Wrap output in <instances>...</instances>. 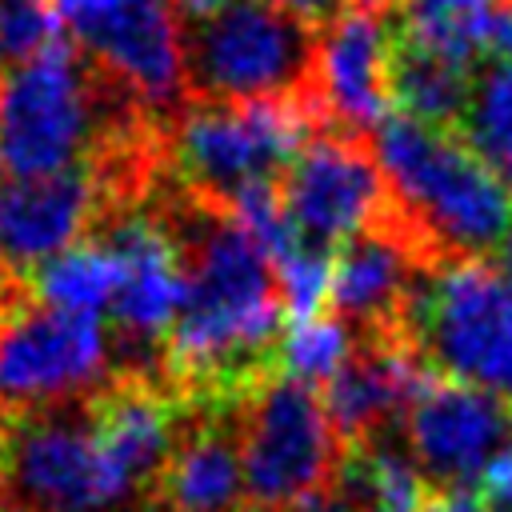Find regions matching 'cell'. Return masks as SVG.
<instances>
[{
	"instance_id": "obj_1",
	"label": "cell",
	"mask_w": 512,
	"mask_h": 512,
	"mask_svg": "<svg viewBox=\"0 0 512 512\" xmlns=\"http://www.w3.org/2000/svg\"><path fill=\"white\" fill-rule=\"evenodd\" d=\"M160 216L184 252V308L156 360L184 412L236 416L276 372L280 292L264 248L220 204L176 192Z\"/></svg>"
},
{
	"instance_id": "obj_2",
	"label": "cell",
	"mask_w": 512,
	"mask_h": 512,
	"mask_svg": "<svg viewBox=\"0 0 512 512\" xmlns=\"http://www.w3.org/2000/svg\"><path fill=\"white\" fill-rule=\"evenodd\" d=\"M376 168L392 212L432 260H484L512 236V192L456 132L388 116L376 128Z\"/></svg>"
},
{
	"instance_id": "obj_3",
	"label": "cell",
	"mask_w": 512,
	"mask_h": 512,
	"mask_svg": "<svg viewBox=\"0 0 512 512\" xmlns=\"http://www.w3.org/2000/svg\"><path fill=\"white\" fill-rule=\"evenodd\" d=\"M128 100L64 40L12 64L0 76V176L40 180L92 164L108 144L148 128Z\"/></svg>"
},
{
	"instance_id": "obj_4",
	"label": "cell",
	"mask_w": 512,
	"mask_h": 512,
	"mask_svg": "<svg viewBox=\"0 0 512 512\" xmlns=\"http://www.w3.org/2000/svg\"><path fill=\"white\" fill-rule=\"evenodd\" d=\"M396 336L448 380L512 400V292L488 260L428 264Z\"/></svg>"
},
{
	"instance_id": "obj_5",
	"label": "cell",
	"mask_w": 512,
	"mask_h": 512,
	"mask_svg": "<svg viewBox=\"0 0 512 512\" xmlns=\"http://www.w3.org/2000/svg\"><path fill=\"white\" fill-rule=\"evenodd\" d=\"M316 124L320 112L312 96L248 104L204 100L172 120L164 156L180 180V192L228 208L248 188L280 184Z\"/></svg>"
},
{
	"instance_id": "obj_6",
	"label": "cell",
	"mask_w": 512,
	"mask_h": 512,
	"mask_svg": "<svg viewBox=\"0 0 512 512\" xmlns=\"http://www.w3.org/2000/svg\"><path fill=\"white\" fill-rule=\"evenodd\" d=\"M184 32L188 92L212 104L288 100L312 92V32L268 0H228Z\"/></svg>"
},
{
	"instance_id": "obj_7",
	"label": "cell",
	"mask_w": 512,
	"mask_h": 512,
	"mask_svg": "<svg viewBox=\"0 0 512 512\" xmlns=\"http://www.w3.org/2000/svg\"><path fill=\"white\" fill-rule=\"evenodd\" d=\"M0 492L24 512H120L132 496L108 468L88 412H20L0 428Z\"/></svg>"
},
{
	"instance_id": "obj_8",
	"label": "cell",
	"mask_w": 512,
	"mask_h": 512,
	"mask_svg": "<svg viewBox=\"0 0 512 512\" xmlns=\"http://www.w3.org/2000/svg\"><path fill=\"white\" fill-rule=\"evenodd\" d=\"M236 440L252 512H280L336 472V428L320 392L288 376H272L240 408Z\"/></svg>"
},
{
	"instance_id": "obj_9",
	"label": "cell",
	"mask_w": 512,
	"mask_h": 512,
	"mask_svg": "<svg viewBox=\"0 0 512 512\" xmlns=\"http://www.w3.org/2000/svg\"><path fill=\"white\" fill-rule=\"evenodd\" d=\"M116 268V296H112V320L124 344V356L132 372L148 376V352L172 332L180 308H184V252L172 236L168 220L144 204L116 208L100 220L96 236Z\"/></svg>"
},
{
	"instance_id": "obj_10",
	"label": "cell",
	"mask_w": 512,
	"mask_h": 512,
	"mask_svg": "<svg viewBox=\"0 0 512 512\" xmlns=\"http://www.w3.org/2000/svg\"><path fill=\"white\" fill-rule=\"evenodd\" d=\"M400 40L396 0H348V8L324 24L312 52V104L320 120L356 132H376L392 108V60Z\"/></svg>"
},
{
	"instance_id": "obj_11",
	"label": "cell",
	"mask_w": 512,
	"mask_h": 512,
	"mask_svg": "<svg viewBox=\"0 0 512 512\" xmlns=\"http://www.w3.org/2000/svg\"><path fill=\"white\" fill-rule=\"evenodd\" d=\"M108 336L100 320L12 304L0 316V400L32 412L100 384Z\"/></svg>"
},
{
	"instance_id": "obj_12",
	"label": "cell",
	"mask_w": 512,
	"mask_h": 512,
	"mask_svg": "<svg viewBox=\"0 0 512 512\" xmlns=\"http://www.w3.org/2000/svg\"><path fill=\"white\" fill-rule=\"evenodd\" d=\"M280 200L300 240L340 248L388 212L376 160L348 136H316L280 176Z\"/></svg>"
},
{
	"instance_id": "obj_13",
	"label": "cell",
	"mask_w": 512,
	"mask_h": 512,
	"mask_svg": "<svg viewBox=\"0 0 512 512\" xmlns=\"http://www.w3.org/2000/svg\"><path fill=\"white\" fill-rule=\"evenodd\" d=\"M404 436L424 480L464 488L468 480H480L488 460L508 444L512 416L504 400L480 388L432 380L404 412Z\"/></svg>"
},
{
	"instance_id": "obj_14",
	"label": "cell",
	"mask_w": 512,
	"mask_h": 512,
	"mask_svg": "<svg viewBox=\"0 0 512 512\" xmlns=\"http://www.w3.org/2000/svg\"><path fill=\"white\" fill-rule=\"evenodd\" d=\"M436 264L428 248L400 224V216L388 212L336 248L332 256V288L328 304L336 320H344L352 332L364 336H396V324L404 316V304L420 280V272Z\"/></svg>"
},
{
	"instance_id": "obj_15",
	"label": "cell",
	"mask_w": 512,
	"mask_h": 512,
	"mask_svg": "<svg viewBox=\"0 0 512 512\" xmlns=\"http://www.w3.org/2000/svg\"><path fill=\"white\" fill-rule=\"evenodd\" d=\"M108 212L92 168L40 180H0V260L36 272Z\"/></svg>"
},
{
	"instance_id": "obj_16",
	"label": "cell",
	"mask_w": 512,
	"mask_h": 512,
	"mask_svg": "<svg viewBox=\"0 0 512 512\" xmlns=\"http://www.w3.org/2000/svg\"><path fill=\"white\" fill-rule=\"evenodd\" d=\"M180 404L176 396L140 372H128L116 384H104L88 408L96 444L116 472L128 496L156 488L176 440H180Z\"/></svg>"
},
{
	"instance_id": "obj_17",
	"label": "cell",
	"mask_w": 512,
	"mask_h": 512,
	"mask_svg": "<svg viewBox=\"0 0 512 512\" xmlns=\"http://www.w3.org/2000/svg\"><path fill=\"white\" fill-rule=\"evenodd\" d=\"M432 384L428 364L400 336H364L348 364L324 384V412L336 436L368 440L380 436V424L408 412L412 400Z\"/></svg>"
},
{
	"instance_id": "obj_18",
	"label": "cell",
	"mask_w": 512,
	"mask_h": 512,
	"mask_svg": "<svg viewBox=\"0 0 512 512\" xmlns=\"http://www.w3.org/2000/svg\"><path fill=\"white\" fill-rule=\"evenodd\" d=\"M236 416L192 412L184 420V432L152 488L160 512H244L248 508Z\"/></svg>"
},
{
	"instance_id": "obj_19",
	"label": "cell",
	"mask_w": 512,
	"mask_h": 512,
	"mask_svg": "<svg viewBox=\"0 0 512 512\" xmlns=\"http://www.w3.org/2000/svg\"><path fill=\"white\" fill-rule=\"evenodd\" d=\"M468 96H472V68L396 40L392 100H400L404 116L432 124V128H444V132H460V120L468 112Z\"/></svg>"
},
{
	"instance_id": "obj_20",
	"label": "cell",
	"mask_w": 512,
	"mask_h": 512,
	"mask_svg": "<svg viewBox=\"0 0 512 512\" xmlns=\"http://www.w3.org/2000/svg\"><path fill=\"white\" fill-rule=\"evenodd\" d=\"M120 268L100 240H80L32 272V296L48 312L100 320L112 308Z\"/></svg>"
},
{
	"instance_id": "obj_21",
	"label": "cell",
	"mask_w": 512,
	"mask_h": 512,
	"mask_svg": "<svg viewBox=\"0 0 512 512\" xmlns=\"http://www.w3.org/2000/svg\"><path fill=\"white\" fill-rule=\"evenodd\" d=\"M460 132L480 164L512 192V60H492L472 76Z\"/></svg>"
},
{
	"instance_id": "obj_22",
	"label": "cell",
	"mask_w": 512,
	"mask_h": 512,
	"mask_svg": "<svg viewBox=\"0 0 512 512\" xmlns=\"http://www.w3.org/2000/svg\"><path fill=\"white\" fill-rule=\"evenodd\" d=\"M356 352V332L336 316H312L292 320V328L280 336L276 364L288 372V380L324 388Z\"/></svg>"
},
{
	"instance_id": "obj_23",
	"label": "cell",
	"mask_w": 512,
	"mask_h": 512,
	"mask_svg": "<svg viewBox=\"0 0 512 512\" xmlns=\"http://www.w3.org/2000/svg\"><path fill=\"white\" fill-rule=\"evenodd\" d=\"M272 276H276L284 312L292 320H312L332 288V252L308 240H296L284 256L272 260Z\"/></svg>"
},
{
	"instance_id": "obj_24",
	"label": "cell",
	"mask_w": 512,
	"mask_h": 512,
	"mask_svg": "<svg viewBox=\"0 0 512 512\" xmlns=\"http://www.w3.org/2000/svg\"><path fill=\"white\" fill-rule=\"evenodd\" d=\"M60 20L48 0H0V56L24 64L52 48L60 36Z\"/></svg>"
},
{
	"instance_id": "obj_25",
	"label": "cell",
	"mask_w": 512,
	"mask_h": 512,
	"mask_svg": "<svg viewBox=\"0 0 512 512\" xmlns=\"http://www.w3.org/2000/svg\"><path fill=\"white\" fill-rule=\"evenodd\" d=\"M480 508L484 512H512V436L480 472Z\"/></svg>"
},
{
	"instance_id": "obj_26",
	"label": "cell",
	"mask_w": 512,
	"mask_h": 512,
	"mask_svg": "<svg viewBox=\"0 0 512 512\" xmlns=\"http://www.w3.org/2000/svg\"><path fill=\"white\" fill-rule=\"evenodd\" d=\"M48 4H52L56 20L68 24V32L76 36L80 28L96 24L100 16H108L112 8H120V4H128V0H48Z\"/></svg>"
},
{
	"instance_id": "obj_27",
	"label": "cell",
	"mask_w": 512,
	"mask_h": 512,
	"mask_svg": "<svg viewBox=\"0 0 512 512\" xmlns=\"http://www.w3.org/2000/svg\"><path fill=\"white\" fill-rule=\"evenodd\" d=\"M272 8H280V12H288L292 20H300L304 28H312V24H332L344 8H348V0H268Z\"/></svg>"
},
{
	"instance_id": "obj_28",
	"label": "cell",
	"mask_w": 512,
	"mask_h": 512,
	"mask_svg": "<svg viewBox=\"0 0 512 512\" xmlns=\"http://www.w3.org/2000/svg\"><path fill=\"white\" fill-rule=\"evenodd\" d=\"M424 512H484V508H480V500H476L472 492H464V488H440V492L428 496Z\"/></svg>"
},
{
	"instance_id": "obj_29",
	"label": "cell",
	"mask_w": 512,
	"mask_h": 512,
	"mask_svg": "<svg viewBox=\"0 0 512 512\" xmlns=\"http://www.w3.org/2000/svg\"><path fill=\"white\" fill-rule=\"evenodd\" d=\"M280 512H348V500H344L340 492L320 488V492H312V496L292 500V504H288V508H280Z\"/></svg>"
},
{
	"instance_id": "obj_30",
	"label": "cell",
	"mask_w": 512,
	"mask_h": 512,
	"mask_svg": "<svg viewBox=\"0 0 512 512\" xmlns=\"http://www.w3.org/2000/svg\"><path fill=\"white\" fill-rule=\"evenodd\" d=\"M500 264H504V284H508V292H512V236L504 240V248H500Z\"/></svg>"
},
{
	"instance_id": "obj_31",
	"label": "cell",
	"mask_w": 512,
	"mask_h": 512,
	"mask_svg": "<svg viewBox=\"0 0 512 512\" xmlns=\"http://www.w3.org/2000/svg\"><path fill=\"white\" fill-rule=\"evenodd\" d=\"M0 512H24V508H12V504H0Z\"/></svg>"
},
{
	"instance_id": "obj_32",
	"label": "cell",
	"mask_w": 512,
	"mask_h": 512,
	"mask_svg": "<svg viewBox=\"0 0 512 512\" xmlns=\"http://www.w3.org/2000/svg\"><path fill=\"white\" fill-rule=\"evenodd\" d=\"M0 280H4V276H0Z\"/></svg>"
}]
</instances>
